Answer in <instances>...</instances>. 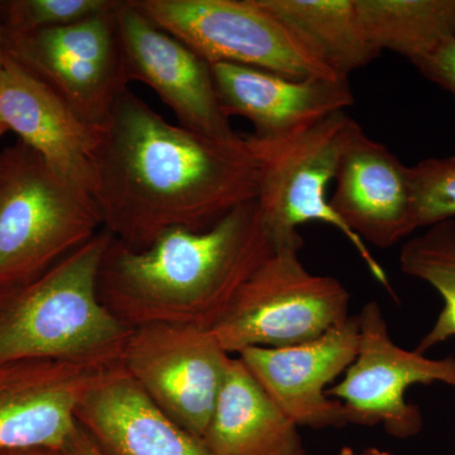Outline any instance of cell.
Here are the masks:
<instances>
[{
  "instance_id": "e0dca14e",
  "label": "cell",
  "mask_w": 455,
  "mask_h": 455,
  "mask_svg": "<svg viewBox=\"0 0 455 455\" xmlns=\"http://www.w3.org/2000/svg\"><path fill=\"white\" fill-rule=\"evenodd\" d=\"M76 421L104 455H212L202 438L164 414L121 363L90 388Z\"/></svg>"
},
{
  "instance_id": "4fadbf2b",
  "label": "cell",
  "mask_w": 455,
  "mask_h": 455,
  "mask_svg": "<svg viewBox=\"0 0 455 455\" xmlns=\"http://www.w3.org/2000/svg\"><path fill=\"white\" fill-rule=\"evenodd\" d=\"M109 368L53 359L2 362L0 451H62L76 429L77 407Z\"/></svg>"
},
{
  "instance_id": "83f0119b",
  "label": "cell",
  "mask_w": 455,
  "mask_h": 455,
  "mask_svg": "<svg viewBox=\"0 0 455 455\" xmlns=\"http://www.w3.org/2000/svg\"><path fill=\"white\" fill-rule=\"evenodd\" d=\"M3 61H4V49H3L2 27H0V74L3 70Z\"/></svg>"
},
{
  "instance_id": "9c48e42d",
  "label": "cell",
  "mask_w": 455,
  "mask_h": 455,
  "mask_svg": "<svg viewBox=\"0 0 455 455\" xmlns=\"http://www.w3.org/2000/svg\"><path fill=\"white\" fill-rule=\"evenodd\" d=\"M232 358L208 329L154 324L132 329L121 364L164 414L203 439Z\"/></svg>"
},
{
  "instance_id": "ffe728a7",
  "label": "cell",
  "mask_w": 455,
  "mask_h": 455,
  "mask_svg": "<svg viewBox=\"0 0 455 455\" xmlns=\"http://www.w3.org/2000/svg\"><path fill=\"white\" fill-rule=\"evenodd\" d=\"M367 37L418 66L455 40V0H355Z\"/></svg>"
},
{
  "instance_id": "44dd1931",
  "label": "cell",
  "mask_w": 455,
  "mask_h": 455,
  "mask_svg": "<svg viewBox=\"0 0 455 455\" xmlns=\"http://www.w3.org/2000/svg\"><path fill=\"white\" fill-rule=\"evenodd\" d=\"M398 260L403 274L430 284L443 299L433 328L416 348L425 355L455 337V220L434 224L423 235L406 241Z\"/></svg>"
},
{
  "instance_id": "6da1fadb",
  "label": "cell",
  "mask_w": 455,
  "mask_h": 455,
  "mask_svg": "<svg viewBox=\"0 0 455 455\" xmlns=\"http://www.w3.org/2000/svg\"><path fill=\"white\" fill-rule=\"evenodd\" d=\"M257 196L244 136L220 142L171 124L130 88L101 125L92 197L104 229L131 250L176 228L211 229Z\"/></svg>"
},
{
  "instance_id": "2e32d148",
  "label": "cell",
  "mask_w": 455,
  "mask_h": 455,
  "mask_svg": "<svg viewBox=\"0 0 455 455\" xmlns=\"http://www.w3.org/2000/svg\"><path fill=\"white\" fill-rule=\"evenodd\" d=\"M211 66L224 114L252 123L259 139L300 133L355 101L346 80H296L245 66Z\"/></svg>"
},
{
  "instance_id": "7402d4cb",
  "label": "cell",
  "mask_w": 455,
  "mask_h": 455,
  "mask_svg": "<svg viewBox=\"0 0 455 455\" xmlns=\"http://www.w3.org/2000/svg\"><path fill=\"white\" fill-rule=\"evenodd\" d=\"M119 0H11L0 3L3 37L73 25L106 13Z\"/></svg>"
},
{
  "instance_id": "603a6c76",
  "label": "cell",
  "mask_w": 455,
  "mask_h": 455,
  "mask_svg": "<svg viewBox=\"0 0 455 455\" xmlns=\"http://www.w3.org/2000/svg\"><path fill=\"white\" fill-rule=\"evenodd\" d=\"M416 229L455 220V156L409 167Z\"/></svg>"
},
{
  "instance_id": "9a60e30c",
  "label": "cell",
  "mask_w": 455,
  "mask_h": 455,
  "mask_svg": "<svg viewBox=\"0 0 455 455\" xmlns=\"http://www.w3.org/2000/svg\"><path fill=\"white\" fill-rule=\"evenodd\" d=\"M335 214L366 244L387 250L416 230L409 166L357 122L335 173Z\"/></svg>"
},
{
  "instance_id": "7a4b0ae2",
  "label": "cell",
  "mask_w": 455,
  "mask_h": 455,
  "mask_svg": "<svg viewBox=\"0 0 455 455\" xmlns=\"http://www.w3.org/2000/svg\"><path fill=\"white\" fill-rule=\"evenodd\" d=\"M275 251L254 200L211 229L176 228L145 250L112 238L99 269V296L131 329L171 324L211 331Z\"/></svg>"
},
{
  "instance_id": "3957f363",
  "label": "cell",
  "mask_w": 455,
  "mask_h": 455,
  "mask_svg": "<svg viewBox=\"0 0 455 455\" xmlns=\"http://www.w3.org/2000/svg\"><path fill=\"white\" fill-rule=\"evenodd\" d=\"M112 238L101 229L40 276L0 290V363H121L132 329L107 309L98 291L99 269Z\"/></svg>"
},
{
  "instance_id": "52a82bcc",
  "label": "cell",
  "mask_w": 455,
  "mask_h": 455,
  "mask_svg": "<svg viewBox=\"0 0 455 455\" xmlns=\"http://www.w3.org/2000/svg\"><path fill=\"white\" fill-rule=\"evenodd\" d=\"M133 4L209 65L245 66L296 80H341L254 0H133Z\"/></svg>"
},
{
  "instance_id": "5b68a950",
  "label": "cell",
  "mask_w": 455,
  "mask_h": 455,
  "mask_svg": "<svg viewBox=\"0 0 455 455\" xmlns=\"http://www.w3.org/2000/svg\"><path fill=\"white\" fill-rule=\"evenodd\" d=\"M355 123L346 112H338L284 139L244 136L256 164L257 204L276 250H301L304 241L298 230L301 224H329L348 239L374 280L396 299L386 269L329 204L328 187L335 178L341 151Z\"/></svg>"
},
{
  "instance_id": "484cf974",
  "label": "cell",
  "mask_w": 455,
  "mask_h": 455,
  "mask_svg": "<svg viewBox=\"0 0 455 455\" xmlns=\"http://www.w3.org/2000/svg\"><path fill=\"white\" fill-rule=\"evenodd\" d=\"M0 455H65L64 451L57 449L31 448L13 449V451H2Z\"/></svg>"
},
{
  "instance_id": "ac0fdd59",
  "label": "cell",
  "mask_w": 455,
  "mask_h": 455,
  "mask_svg": "<svg viewBox=\"0 0 455 455\" xmlns=\"http://www.w3.org/2000/svg\"><path fill=\"white\" fill-rule=\"evenodd\" d=\"M299 427L233 357L204 443L212 455H304Z\"/></svg>"
},
{
  "instance_id": "7c38bea8",
  "label": "cell",
  "mask_w": 455,
  "mask_h": 455,
  "mask_svg": "<svg viewBox=\"0 0 455 455\" xmlns=\"http://www.w3.org/2000/svg\"><path fill=\"white\" fill-rule=\"evenodd\" d=\"M358 346L357 315L316 339L283 348H248L236 357L290 420L324 429L349 424L346 407L326 391L357 357Z\"/></svg>"
},
{
  "instance_id": "d6986e66",
  "label": "cell",
  "mask_w": 455,
  "mask_h": 455,
  "mask_svg": "<svg viewBox=\"0 0 455 455\" xmlns=\"http://www.w3.org/2000/svg\"><path fill=\"white\" fill-rule=\"evenodd\" d=\"M335 76L366 68L381 52L367 37L355 0H254Z\"/></svg>"
},
{
  "instance_id": "d4e9b609",
  "label": "cell",
  "mask_w": 455,
  "mask_h": 455,
  "mask_svg": "<svg viewBox=\"0 0 455 455\" xmlns=\"http://www.w3.org/2000/svg\"><path fill=\"white\" fill-rule=\"evenodd\" d=\"M62 451L65 455H104L94 440L90 438L89 434L79 424Z\"/></svg>"
},
{
  "instance_id": "8fae6325",
  "label": "cell",
  "mask_w": 455,
  "mask_h": 455,
  "mask_svg": "<svg viewBox=\"0 0 455 455\" xmlns=\"http://www.w3.org/2000/svg\"><path fill=\"white\" fill-rule=\"evenodd\" d=\"M116 20L130 83L154 90L187 130L220 142L243 140L221 109L212 66L205 60L154 25L133 0H121Z\"/></svg>"
},
{
  "instance_id": "f1b7e54d",
  "label": "cell",
  "mask_w": 455,
  "mask_h": 455,
  "mask_svg": "<svg viewBox=\"0 0 455 455\" xmlns=\"http://www.w3.org/2000/svg\"><path fill=\"white\" fill-rule=\"evenodd\" d=\"M8 128L5 127L4 123L2 122V119H0V139H2V136H4L5 133H7Z\"/></svg>"
},
{
  "instance_id": "4316f807",
  "label": "cell",
  "mask_w": 455,
  "mask_h": 455,
  "mask_svg": "<svg viewBox=\"0 0 455 455\" xmlns=\"http://www.w3.org/2000/svg\"><path fill=\"white\" fill-rule=\"evenodd\" d=\"M337 455H391L388 451H381L377 448H368L364 451H357L355 449L349 447H344L340 449L339 453Z\"/></svg>"
},
{
  "instance_id": "ba28073f",
  "label": "cell",
  "mask_w": 455,
  "mask_h": 455,
  "mask_svg": "<svg viewBox=\"0 0 455 455\" xmlns=\"http://www.w3.org/2000/svg\"><path fill=\"white\" fill-rule=\"evenodd\" d=\"M118 5L73 25L3 37L5 52L97 127L130 84L116 29Z\"/></svg>"
},
{
  "instance_id": "30bf717a",
  "label": "cell",
  "mask_w": 455,
  "mask_h": 455,
  "mask_svg": "<svg viewBox=\"0 0 455 455\" xmlns=\"http://www.w3.org/2000/svg\"><path fill=\"white\" fill-rule=\"evenodd\" d=\"M358 320L357 357L326 395L343 403L349 424L382 425L396 438L414 436L423 427V416L407 403V390L433 382L455 388V358L430 359L398 347L377 301H368Z\"/></svg>"
},
{
  "instance_id": "cb8c5ba5",
  "label": "cell",
  "mask_w": 455,
  "mask_h": 455,
  "mask_svg": "<svg viewBox=\"0 0 455 455\" xmlns=\"http://www.w3.org/2000/svg\"><path fill=\"white\" fill-rule=\"evenodd\" d=\"M427 80L455 95V40L416 66Z\"/></svg>"
},
{
  "instance_id": "8992f818",
  "label": "cell",
  "mask_w": 455,
  "mask_h": 455,
  "mask_svg": "<svg viewBox=\"0 0 455 455\" xmlns=\"http://www.w3.org/2000/svg\"><path fill=\"white\" fill-rule=\"evenodd\" d=\"M299 252L275 251L212 326V333L229 355L305 343L348 319L346 287L335 277L311 274Z\"/></svg>"
},
{
  "instance_id": "277c9868",
  "label": "cell",
  "mask_w": 455,
  "mask_h": 455,
  "mask_svg": "<svg viewBox=\"0 0 455 455\" xmlns=\"http://www.w3.org/2000/svg\"><path fill=\"white\" fill-rule=\"evenodd\" d=\"M101 229L92 196L25 143L0 154V290L40 276Z\"/></svg>"
},
{
  "instance_id": "5bb4252c",
  "label": "cell",
  "mask_w": 455,
  "mask_h": 455,
  "mask_svg": "<svg viewBox=\"0 0 455 455\" xmlns=\"http://www.w3.org/2000/svg\"><path fill=\"white\" fill-rule=\"evenodd\" d=\"M0 119L51 170L92 196L101 127L90 124L4 51Z\"/></svg>"
}]
</instances>
